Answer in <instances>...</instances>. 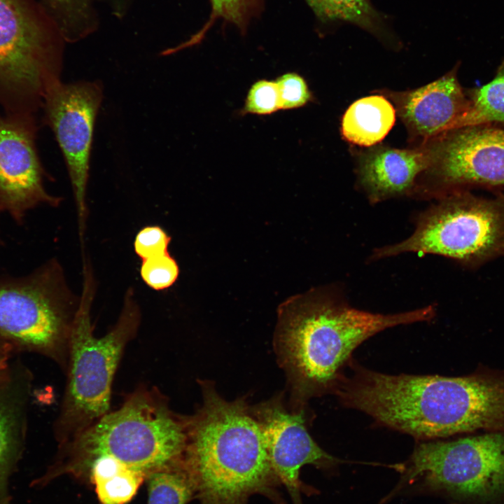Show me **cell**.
<instances>
[{"instance_id":"6da1fadb","label":"cell","mask_w":504,"mask_h":504,"mask_svg":"<svg viewBox=\"0 0 504 504\" xmlns=\"http://www.w3.org/2000/svg\"><path fill=\"white\" fill-rule=\"evenodd\" d=\"M334 394L381 426L432 440L504 431V370L480 365L462 377L388 374L352 360Z\"/></svg>"},{"instance_id":"7a4b0ae2","label":"cell","mask_w":504,"mask_h":504,"mask_svg":"<svg viewBox=\"0 0 504 504\" xmlns=\"http://www.w3.org/2000/svg\"><path fill=\"white\" fill-rule=\"evenodd\" d=\"M435 314L433 304L397 314L366 312L330 288L289 299L279 308L274 343L293 407L333 393L353 351L366 340L389 328L430 321Z\"/></svg>"},{"instance_id":"3957f363","label":"cell","mask_w":504,"mask_h":504,"mask_svg":"<svg viewBox=\"0 0 504 504\" xmlns=\"http://www.w3.org/2000/svg\"><path fill=\"white\" fill-rule=\"evenodd\" d=\"M200 383L202 404L188 416L183 455L200 504H246L254 494L281 504V482L251 407L244 398L225 400L211 382Z\"/></svg>"},{"instance_id":"277c9868","label":"cell","mask_w":504,"mask_h":504,"mask_svg":"<svg viewBox=\"0 0 504 504\" xmlns=\"http://www.w3.org/2000/svg\"><path fill=\"white\" fill-rule=\"evenodd\" d=\"M187 418L176 414L158 388L139 386L122 405L108 412L72 438L59 444L53 463L34 479L43 487L68 475L88 482V470L97 458L108 457L144 475L183 457Z\"/></svg>"},{"instance_id":"5b68a950","label":"cell","mask_w":504,"mask_h":504,"mask_svg":"<svg viewBox=\"0 0 504 504\" xmlns=\"http://www.w3.org/2000/svg\"><path fill=\"white\" fill-rule=\"evenodd\" d=\"M83 286L71 331L66 365L67 379L56 438L61 444L110 411L111 388L124 351L136 336L141 312L134 291L124 298L120 316L104 335L94 336L91 320L94 281L83 264Z\"/></svg>"},{"instance_id":"8992f818","label":"cell","mask_w":504,"mask_h":504,"mask_svg":"<svg viewBox=\"0 0 504 504\" xmlns=\"http://www.w3.org/2000/svg\"><path fill=\"white\" fill-rule=\"evenodd\" d=\"M65 40L41 4L0 0V104L32 115L60 82Z\"/></svg>"},{"instance_id":"52a82bcc","label":"cell","mask_w":504,"mask_h":504,"mask_svg":"<svg viewBox=\"0 0 504 504\" xmlns=\"http://www.w3.org/2000/svg\"><path fill=\"white\" fill-rule=\"evenodd\" d=\"M403 253L442 255L468 266L504 256V194L484 197L460 190L441 197L419 214L410 237L376 248L370 258Z\"/></svg>"},{"instance_id":"ba28073f","label":"cell","mask_w":504,"mask_h":504,"mask_svg":"<svg viewBox=\"0 0 504 504\" xmlns=\"http://www.w3.org/2000/svg\"><path fill=\"white\" fill-rule=\"evenodd\" d=\"M405 472L454 504H504V431L420 442Z\"/></svg>"},{"instance_id":"9c48e42d","label":"cell","mask_w":504,"mask_h":504,"mask_svg":"<svg viewBox=\"0 0 504 504\" xmlns=\"http://www.w3.org/2000/svg\"><path fill=\"white\" fill-rule=\"evenodd\" d=\"M79 303L60 265L50 262L27 277L0 282V335L52 356L66 368Z\"/></svg>"},{"instance_id":"30bf717a","label":"cell","mask_w":504,"mask_h":504,"mask_svg":"<svg viewBox=\"0 0 504 504\" xmlns=\"http://www.w3.org/2000/svg\"><path fill=\"white\" fill-rule=\"evenodd\" d=\"M426 144L430 164L416 181L414 197L437 200L471 188L504 186V126L458 128Z\"/></svg>"},{"instance_id":"8fae6325","label":"cell","mask_w":504,"mask_h":504,"mask_svg":"<svg viewBox=\"0 0 504 504\" xmlns=\"http://www.w3.org/2000/svg\"><path fill=\"white\" fill-rule=\"evenodd\" d=\"M103 99L99 81L59 82L48 91L45 118L64 158L76 205L80 241L87 215L86 190L97 115Z\"/></svg>"},{"instance_id":"7c38bea8","label":"cell","mask_w":504,"mask_h":504,"mask_svg":"<svg viewBox=\"0 0 504 504\" xmlns=\"http://www.w3.org/2000/svg\"><path fill=\"white\" fill-rule=\"evenodd\" d=\"M34 135L33 116H0V208L16 220L38 205L57 206L61 201L43 186Z\"/></svg>"},{"instance_id":"4fadbf2b","label":"cell","mask_w":504,"mask_h":504,"mask_svg":"<svg viewBox=\"0 0 504 504\" xmlns=\"http://www.w3.org/2000/svg\"><path fill=\"white\" fill-rule=\"evenodd\" d=\"M264 431L272 467L294 504H302L300 470L305 465L329 470L342 461L324 451L313 440L304 407L287 409L281 396L251 407Z\"/></svg>"},{"instance_id":"5bb4252c","label":"cell","mask_w":504,"mask_h":504,"mask_svg":"<svg viewBox=\"0 0 504 504\" xmlns=\"http://www.w3.org/2000/svg\"><path fill=\"white\" fill-rule=\"evenodd\" d=\"M458 68V64L438 80L414 90L379 91L394 103L414 147L451 130L468 108L467 92L457 76Z\"/></svg>"},{"instance_id":"9a60e30c","label":"cell","mask_w":504,"mask_h":504,"mask_svg":"<svg viewBox=\"0 0 504 504\" xmlns=\"http://www.w3.org/2000/svg\"><path fill=\"white\" fill-rule=\"evenodd\" d=\"M427 145L407 149L372 146L357 154V183L372 204L412 196L430 164Z\"/></svg>"},{"instance_id":"2e32d148","label":"cell","mask_w":504,"mask_h":504,"mask_svg":"<svg viewBox=\"0 0 504 504\" xmlns=\"http://www.w3.org/2000/svg\"><path fill=\"white\" fill-rule=\"evenodd\" d=\"M396 109L381 94L363 97L346 111L342 121V136L354 145L370 147L387 135L396 121Z\"/></svg>"},{"instance_id":"e0dca14e","label":"cell","mask_w":504,"mask_h":504,"mask_svg":"<svg viewBox=\"0 0 504 504\" xmlns=\"http://www.w3.org/2000/svg\"><path fill=\"white\" fill-rule=\"evenodd\" d=\"M323 24L346 22L371 34L384 44L398 46L399 41L386 16L370 0H304Z\"/></svg>"},{"instance_id":"ac0fdd59","label":"cell","mask_w":504,"mask_h":504,"mask_svg":"<svg viewBox=\"0 0 504 504\" xmlns=\"http://www.w3.org/2000/svg\"><path fill=\"white\" fill-rule=\"evenodd\" d=\"M146 477L108 457L96 458L88 470V482L94 486L100 504H127Z\"/></svg>"},{"instance_id":"d6986e66","label":"cell","mask_w":504,"mask_h":504,"mask_svg":"<svg viewBox=\"0 0 504 504\" xmlns=\"http://www.w3.org/2000/svg\"><path fill=\"white\" fill-rule=\"evenodd\" d=\"M466 92L468 108L455 122L452 130L483 125L504 126V59L490 82Z\"/></svg>"},{"instance_id":"ffe728a7","label":"cell","mask_w":504,"mask_h":504,"mask_svg":"<svg viewBox=\"0 0 504 504\" xmlns=\"http://www.w3.org/2000/svg\"><path fill=\"white\" fill-rule=\"evenodd\" d=\"M66 42L80 41L98 27L94 0H41Z\"/></svg>"},{"instance_id":"44dd1931","label":"cell","mask_w":504,"mask_h":504,"mask_svg":"<svg viewBox=\"0 0 504 504\" xmlns=\"http://www.w3.org/2000/svg\"><path fill=\"white\" fill-rule=\"evenodd\" d=\"M147 504H187L195 496V487L182 459L161 467L146 479Z\"/></svg>"},{"instance_id":"7402d4cb","label":"cell","mask_w":504,"mask_h":504,"mask_svg":"<svg viewBox=\"0 0 504 504\" xmlns=\"http://www.w3.org/2000/svg\"><path fill=\"white\" fill-rule=\"evenodd\" d=\"M211 13L204 27L184 43L175 48L176 51L200 43L206 32L217 20L233 24L244 33L254 17L260 13L263 0H210Z\"/></svg>"},{"instance_id":"603a6c76","label":"cell","mask_w":504,"mask_h":504,"mask_svg":"<svg viewBox=\"0 0 504 504\" xmlns=\"http://www.w3.org/2000/svg\"><path fill=\"white\" fill-rule=\"evenodd\" d=\"M18 457V444L11 419L0 405V504H11L9 482Z\"/></svg>"},{"instance_id":"cb8c5ba5","label":"cell","mask_w":504,"mask_h":504,"mask_svg":"<svg viewBox=\"0 0 504 504\" xmlns=\"http://www.w3.org/2000/svg\"><path fill=\"white\" fill-rule=\"evenodd\" d=\"M141 276L144 283L155 290L169 288L176 281L179 267L169 252L142 260Z\"/></svg>"},{"instance_id":"d4e9b609","label":"cell","mask_w":504,"mask_h":504,"mask_svg":"<svg viewBox=\"0 0 504 504\" xmlns=\"http://www.w3.org/2000/svg\"><path fill=\"white\" fill-rule=\"evenodd\" d=\"M280 110L276 83L260 79L250 87L240 115H271Z\"/></svg>"},{"instance_id":"484cf974","label":"cell","mask_w":504,"mask_h":504,"mask_svg":"<svg viewBox=\"0 0 504 504\" xmlns=\"http://www.w3.org/2000/svg\"><path fill=\"white\" fill-rule=\"evenodd\" d=\"M280 110H293L307 105L313 95L306 80L296 72H287L276 78Z\"/></svg>"},{"instance_id":"4316f807","label":"cell","mask_w":504,"mask_h":504,"mask_svg":"<svg viewBox=\"0 0 504 504\" xmlns=\"http://www.w3.org/2000/svg\"><path fill=\"white\" fill-rule=\"evenodd\" d=\"M170 241L171 237L160 226H146L135 237L134 251L142 260L160 255L169 252Z\"/></svg>"},{"instance_id":"83f0119b","label":"cell","mask_w":504,"mask_h":504,"mask_svg":"<svg viewBox=\"0 0 504 504\" xmlns=\"http://www.w3.org/2000/svg\"><path fill=\"white\" fill-rule=\"evenodd\" d=\"M133 0H107L114 15L118 18L124 16Z\"/></svg>"},{"instance_id":"f1b7e54d","label":"cell","mask_w":504,"mask_h":504,"mask_svg":"<svg viewBox=\"0 0 504 504\" xmlns=\"http://www.w3.org/2000/svg\"><path fill=\"white\" fill-rule=\"evenodd\" d=\"M2 364H3V363H1V360L0 359V374H1V372L2 368H3Z\"/></svg>"},{"instance_id":"f546056e","label":"cell","mask_w":504,"mask_h":504,"mask_svg":"<svg viewBox=\"0 0 504 504\" xmlns=\"http://www.w3.org/2000/svg\"><path fill=\"white\" fill-rule=\"evenodd\" d=\"M1 359V358H0Z\"/></svg>"}]
</instances>
